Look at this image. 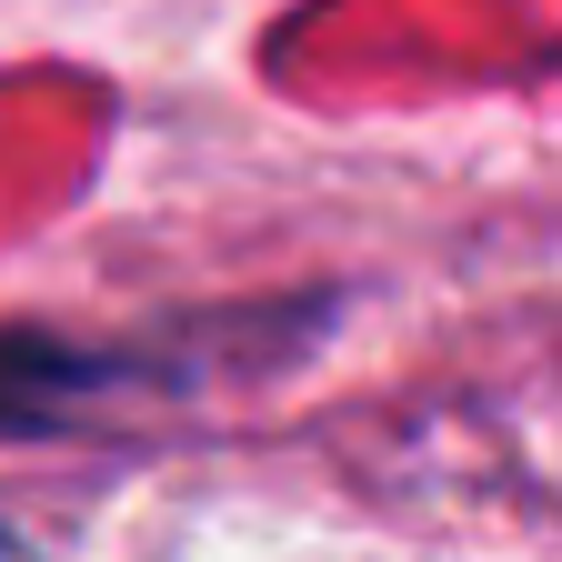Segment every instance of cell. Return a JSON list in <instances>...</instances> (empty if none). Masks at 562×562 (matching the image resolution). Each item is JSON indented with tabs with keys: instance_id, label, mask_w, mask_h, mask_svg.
<instances>
[{
	"instance_id": "1",
	"label": "cell",
	"mask_w": 562,
	"mask_h": 562,
	"mask_svg": "<svg viewBox=\"0 0 562 562\" xmlns=\"http://www.w3.org/2000/svg\"><path fill=\"white\" fill-rule=\"evenodd\" d=\"M0 562H21V542H0Z\"/></svg>"
}]
</instances>
